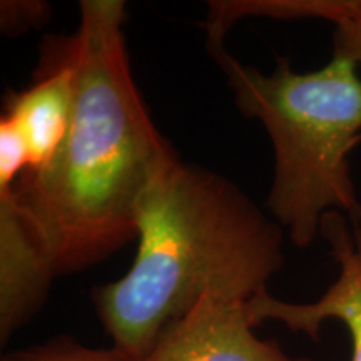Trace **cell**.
Here are the masks:
<instances>
[{
    "label": "cell",
    "mask_w": 361,
    "mask_h": 361,
    "mask_svg": "<svg viewBox=\"0 0 361 361\" xmlns=\"http://www.w3.org/2000/svg\"><path fill=\"white\" fill-rule=\"evenodd\" d=\"M29 169V151L20 130L6 116L0 119V186H13Z\"/></svg>",
    "instance_id": "30bf717a"
},
{
    "label": "cell",
    "mask_w": 361,
    "mask_h": 361,
    "mask_svg": "<svg viewBox=\"0 0 361 361\" xmlns=\"http://www.w3.org/2000/svg\"><path fill=\"white\" fill-rule=\"evenodd\" d=\"M135 226L130 269L94 291L114 350L130 361L207 293L247 303L284 263L276 221L231 180L179 159L147 188Z\"/></svg>",
    "instance_id": "7a4b0ae2"
},
{
    "label": "cell",
    "mask_w": 361,
    "mask_h": 361,
    "mask_svg": "<svg viewBox=\"0 0 361 361\" xmlns=\"http://www.w3.org/2000/svg\"><path fill=\"white\" fill-rule=\"evenodd\" d=\"M252 328L245 301L207 293L161 333L142 361H310L290 358Z\"/></svg>",
    "instance_id": "5b68a950"
},
{
    "label": "cell",
    "mask_w": 361,
    "mask_h": 361,
    "mask_svg": "<svg viewBox=\"0 0 361 361\" xmlns=\"http://www.w3.org/2000/svg\"><path fill=\"white\" fill-rule=\"evenodd\" d=\"M121 0H82L80 25L61 45L74 75L64 141L12 196L56 274L101 263L137 236L152 180L179 157L157 130L134 82Z\"/></svg>",
    "instance_id": "6da1fadb"
},
{
    "label": "cell",
    "mask_w": 361,
    "mask_h": 361,
    "mask_svg": "<svg viewBox=\"0 0 361 361\" xmlns=\"http://www.w3.org/2000/svg\"><path fill=\"white\" fill-rule=\"evenodd\" d=\"M283 20L323 19L335 24V52L361 67V0H281Z\"/></svg>",
    "instance_id": "ba28073f"
},
{
    "label": "cell",
    "mask_w": 361,
    "mask_h": 361,
    "mask_svg": "<svg viewBox=\"0 0 361 361\" xmlns=\"http://www.w3.org/2000/svg\"><path fill=\"white\" fill-rule=\"evenodd\" d=\"M319 236L329 245L331 256L340 264V276L314 303H286L276 300L268 290L258 293L246 303L252 326L274 319L291 331L305 333L319 340V329L328 319L345 324L351 336V361H361V224L350 233L346 216L329 211L322 221Z\"/></svg>",
    "instance_id": "277c9868"
},
{
    "label": "cell",
    "mask_w": 361,
    "mask_h": 361,
    "mask_svg": "<svg viewBox=\"0 0 361 361\" xmlns=\"http://www.w3.org/2000/svg\"><path fill=\"white\" fill-rule=\"evenodd\" d=\"M4 361H130L112 350H94L79 345L78 341L57 340L34 346L25 351H17L4 358Z\"/></svg>",
    "instance_id": "9c48e42d"
},
{
    "label": "cell",
    "mask_w": 361,
    "mask_h": 361,
    "mask_svg": "<svg viewBox=\"0 0 361 361\" xmlns=\"http://www.w3.org/2000/svg\"><path fill=\"white\" fill-rule=\"evenodd\" d=\"M44 71L29 87L7 99L8 117L24 137L29 151V169H44L64 141L74 107V75L61 39L45 49Z\"/></svg>",
    "instance_id": "52a82bcc"
},
{
    "label": "cell",
    "mask_w": 361,
    "mask_h": 361,
    "mask_svg": "<svg viewBox=\"0 0 361 361\" xmlns=\"http://www.w3.org/2000/svg\"><path fill=\"white\" fill-rule=\"evenodd\" d=\"M16 186V184H13ZM13 186H0V340L6 343L42 306L51 261L17 209Z\"/></svg>",
    "instance_id": "8992f818"
},
{
    "label": "cell",
    "mask_w": 361,
    "mask_h": 361,
    "mask_svg": "<svg viewBox=\"0 0 361 361\" xmlns=\"http://www.w3.org/2000/svg\"><path fill=\"white\" fill-rule=\"evenodd\" d=\"M228 79L238 109L258 119L274 149L269 213L298 247L322 233L329 211L361 224V201L350 174V152L361 141V78L348 57L333 56L319 71H293L279 57L261 74L226 51L224 40H207Z\"/></svg>",
    "instance_id": "3957f363"
}]
</instances>
